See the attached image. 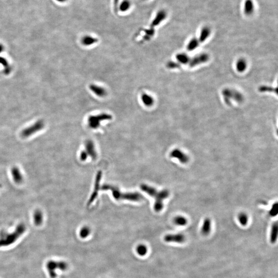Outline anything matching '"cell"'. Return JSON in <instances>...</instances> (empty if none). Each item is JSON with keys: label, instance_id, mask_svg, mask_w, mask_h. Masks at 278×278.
Segmentation results:
<instances>
[{"label": "cell", "instance_id": "cell-20", "mask_svg": "<svg viewBox=\"0 0 278 278\" xmlns=\"http://www.w3.org/2000/svg\"><path fill=\"white\" fill-rule=\"evenodd\" d=\"M247 68V63L244 59H239L236 64V68L238 72H244Z\"/></svg>", "mask_w": 278, "mask_h": 278}, {"label": "cell", "instance_id": "cell-18", "mask_svg": "<svg viewBox=\"0 0 278 278\" xmlns=\"http://www.w3.org/2000/svg\"><path fill=\"white\" fill-rule=\"evenodd\" d=\"M98 40L96 38H94L90 36H86L83 37L81 40L83 44L86 46L92 45L97 42Z\"/></svg>", "mask_w": 278, "mask_h": 278}, {"label": "cell", "instance_id": "cell-9", "mask_svg": "<svg viewBox=\"0 0 278 278\" xmlns=\"http://www.w3.org/2000/svg\"><path fill=\"white\" fill-rule=\"evenodd\" d=\"M102 177V171L99 170L97 172L96 177H95V185H94L93 192L91 194L90 199L87 203L88 206H89L97 197V195H98V192L99 190L100 182H101Z\"/></svg>", "mask_w": 278, "mask_h": 278}, {"label": "cell", "instance_id": "cell-3", "mask_svg": "<svg viewBox=\"0 0 278 278\" xmlns=\"http://www.w3.org/2000/svg\"><path fill=\"white\" fill-rule=\"evenodd\" d=\"M176 59L180 65H188L194 67L206 63L209 59V56L206 54H201L191 57L185 53H179L176 55Z\"/></svg>", "mask_w": 278, "mask_h": 278}, {"label": "cell", "instance_id": "cell-24", "mask_svg": "<svg viewBox=\"0 0 278 278\" xmlns=\"http://www.w3.org/2000/svg\"><path fill=\"white\" fill-rule=\"evenodd\" d=\"M238 219L240 224L242 226H246L248 222V217L245 213H240L238 216Z\"/></svg>", "mask_w": 278, "mask_h": 278}, {"label": "cell", "instance_id": "cell-11", "mask_svg": "<svg viewBox=\"0 0 278 278\" xmlns=\"http://www.w3.org/2000/svg\"><path fill=\"white\" fill-rule=\"evenodd\" d=\"M164 240L167 243H183L185 240V235L181 234H170L165 235L164 237Z\"/></svg>", "mask_w": 278, "mask_h": 278}, {"label": "cell", "instance_id": "cell-22", "mask_svg": "<svg viewBox=\"0 0 278 278\" xmlns=\"http://www.w3.org/2000/svg\"><path fill=\"white\" fill-rule=\"evenodd\" d=\"M258 91L260 92H274L277 93V88H274L273 87L267 86H262L258 88Z\"/></svg>", "mask_w": 278, "mask_h": 278}, {"label": "cell", "instance_id": "cell-17", "mask_svg": "<svg viewBox=\"0 0 278 278\" xmlns=\"http://www.w3.org/2000/svg\"><path fill=\"white\" fill-rule=\"evenodd\" d=\"M278 225L277 222L273 225L270 233V242L271 243H275L278 238Z\"/></svg>", "mask_w": 278, "mask_h": 278}, {"label": "cell", "instance_id": "cell-4", "mask_svg": "<svg viewBox=\"0 0 278 278\" xmlns=\"http://www.w3.org/2000/svg\"><path fill=\"white\" fill-rule=\"evenodd\" d=\"M210 34L211 30L209 27H203L201 29L199 38H193L190 41L188 42L187 47V50L191 51L196 49L200 43H203L206 40V39L210 36Z\"/></svg>", "mask_w": 278, "mask_h": 278}, {"label": "cell", "instance_id": "cell-5", "mask_svg": "<svg viewBox=\"0 0 278 278\" xmlns=\"http://www.w3.org/2000/svg\"><path fill=\"white\" fill-rule=\"evenodd\" d=\"M47 270L51 278H56L57 274L56 273V269H59L62 271H66L68 268V265L66 262L64 261H49L46 264Z\"/></svg>", "mask_w": 278, "mask_h": 278}, {"label": "cell", "instance_id": "cell-27", "mask_svg": "<svg viewBox=\"0 0 278 278\" xmlns=\"http://www.w3.org/2000/svg\"><path fill=\"white\" fill-rule=\"evenodd\" d=\"M154 34V29L153 28H151L149 29L146 30L145 32V34L144 37V39L145 40L149 39L151 37H152Z\"/></svg>", "mask_w": 278, "mask_h": 278}, {"label": "cell", "instance_id": "cell-21", "mask_svg": "<svg viewBox=\"0 0 278 278\" xmlns=\"http://www.w3.org/2000/svg\"><path fill=\"white\" fill-rule=\"evenodd\" d=\"M175 224L180 226H185L188 223L187 218L182 216H177L174 219Z\"/></svg>", "mask_w": 278, "mask_h": 278}, {"label": "cell", "instance_id": "cell-32", "mask_svg": "<svg viewBox=\"0 0 278 278\" xmlns=\"http://www.w3.org/2000/svg\"><path fill=\"white\" fill-rule=\"evenodd\" d=\"M11 70H12L11 67V66H9V65H8V66H6V67H5L4 70V73L5 74H6V75H8V74L11 73Z\"/></svg>", "mask_w": 278, "mask_h": 278}, {"label": "cell", "instance_id": "cell-13", "mask_svg": "<svg viewBox=\"0 0 278 278\" xmlns=\"http://www.w3.org/2000/svg\"><path fill=\"white\" fill-rule=\"evenodd\" d=\"M166 17V12L165 11L160 10V11H159L154 17V19L152 21L151 24V28L156 27L157 25H159L162 22L165 20Z\"/></svg>", "mask_w": 278, "mask_h": 278}, {"label": "cell", "instance_id": "cell-28", "mask_svg": "<svg viewBox=\"0 0 278 278\" xmlns=\"http://www.w3.org/2000/svg\"><path fill=\"white\" fill-rule=\"evenodd\" d=\"M278 205L277 203H275V204L273 205L271 210L269 211V214L270 215L272 216H275L276 215L278 214Z\"/></svg>", "mask_w": 278, "mask_h": 278}, {"label": "cell", "instance_id": "cell-29", "mask_svg": "<svg viewBox=\"0 0 278 278\" xmlns=\"http://www.w3.org/2000/svg\"><path fill=\"white\" fill-rule=\"evenodd\" d=\"M181 66L178 63H175L174 61H170L167 63V66L169 69H173L179 68Z\"/></svg>", "mask_w": 278, "mask_h": 278}, {"label": "cell", "instance_id": "cell-6", "mask_svg": "<svg viewBox=\"0 0 278 278\" xmlns=\"http://www.w3.org/2000/svg\"><path fill=\"white\" fill-rule=\"evenodd\" d=\"M222 94L226 104L229 105L231 99H233L237 102H242L244 101L243 95L237 91L230 89H225L222 91Z\"/></svg>", "mask_w": 278, "mask_h": 278}, {"label": "cell", "instance_id": "cell-1", "mask_svg": "<svg viewBox=\"0 0 278 278\" xmlns=\"http://www.w3.org/2000/svg\"><path fill=\"white\" fill-rule=\"evenodd\" d=\"M140 188L143 191L148 194L150 196L155 198L154 208L156 212H160L163 208V200L168 198L170 195V192L167 190L158 191L157 189L147 185L142 184Z\"/></svg>", "mask_w": 278, "mask_h": 278}, {"label": "cell", "instance_id": "cell-12", "mask_svg": "<svg viewBox=\"0 0 278 278\" xmlns=\"http://www.w3.org/2000/svg\"><path fill=\"white\" fill-rule=\"evenodd\" d=\"M85 152L86 153L88 156H90L91 158L95 160L97 158V153L95 150V145L93 142L91 140H87L85 142Z\"/></svg>", "mask_w": 278, "mask_h": 278}, {"label": "cell", "instance_id": "cell-30", "mask_svg": "<svg viewBox=\"0 0 278 278\" xmlns=\"http://www.w3.org/2000/svg\"><path fill=\"white\" fill-rule=\"evenodd\" d=\"M0 64L3 65L4 67H6L9 65L7 60L5 59L4 58L1 57H0Z\"/></svg>", "mask_w": 278, "mask_h": 278}, {"label": "cell", "instance_id": "cell-33", "mask_svg": "<svg viewBox=\"0 0 278 278\" xmlns=\"http://www.w3.org/2000/svg\"><path fill=\"white\" fill-rule=\"evenodd\" d=\"M118 1H119V0H114V3H115V7H117V6L118 5Z\"/></svg>", "mask_w": 278, "mask_h": 278}, {"label": "cell", "instance_id": "cell-15", "mask_svg": "<svg viewBox=\"0 0 278 278\" xmlns=\"http://www.w3.org/2000/svg\"><path fill=\"white\" fill-rule=\"evenodd\" d=\"M211 230V221L209 218H206L203 221L201 233L203 235H208Z\"/></svg>", "mask_w": 278, "mask_h": 278}, {"label": "cell", "instance_id": "cell-7", "mask_svg": "<svg viewBox=\"0 0 278 278\" xmlns=\"http://www.w3.org/2000/svg\"><path fill=\"white\" fill-rule=\"evenodd\" d=\"M111 119L112 116L111 115L107 113H102L97 115H91L88 118V126L92 129H96L99 127L102 121L110 120Z\"/></svg>", "mask_w": 278, "mask_h": 278}, {"label": "cell", "instance_id": "cell-2", "mask_svg": "<svg viewBox=\"0 0 278 278\" xmlns=\"http://www.w3.org/2000/svg\"><path fill=\"white\" fill-rule=\"evenodd\" d=\"M101 189L102 190L111 191L113 197L118 201L127 200L129 201L138 202L142 201L144 199L143 196L138 192L123 193L121 192L118 188L112 185H104L102 187Z\"/></svg>", "mask_w": 278, "mask_h": 278}, {"label": "cell", "instance_id": "cell-23", "mask_svg": "<svg viewBox=\"0 0 278 278\" xmlns=\"http://www.w3.org/2000/svg\"><path fill=\"white\" fill-rule=\"evenodd\" d=\"M130 6H131V4L130 1H129L128 0H124L121 3L118 7L121 11L125 12L130 8Z\"/></svg>", "mask_w": 278, "mask_h": 278}, {"label": "cell", "instance_id": "cell-26", "mask_svg": "<svg viewBox=\"0 0 278 278\" xmlns=\"http://www.w3.org/2000/svg\"><path fill=\"white\" fill-rule=\"evenodd\" d=\"M90 233H91V230L90 228H89L87 226H84L81 228V229L80 231L79 234L81 238L85 239L90 235Z\"/></svg>", "mask_w": 278, "mask_h": 278}, {"label": "cell", "instance_id": "cell-14", "mask_svg": "<svg viewBox=\"0 0 278 278\" xmlns=\"http://www.w3.org/2000/svg\"><path fill=\"white\" fill-rule=\"evenodd\" d=\"M255 11V5L252 0H245L244 4V12L247 16H250Z\"/></svg>", "mask_w": 278, "mask_h": 278}, {"label": "cell", "instance_id": "cell-34", "mask_svg": "<svg viewBox=\"0 0 278 278\" xmlns=\"http://www.w3.org/2000/svg\"><path fill=\"white\" fill-rule=\"evenodd\" d=\"M4 50V47L1 44H0V53L3 52Z\"/></svg>", "mask_w": 278, "mask_h": 278}, {"label": "cell", "instance_id": "cell-31", "mask_svg": "<svg viewBox=\"0 0 278 278\" xmlns=\"http://www.w3.org/2000/svg\"><path fill=\"white\" fill-rule=\"evenodd\" d=\"M88 157V155L85 152V151H81V156H80V158H81V161H84L85 160H86Z\"/></svg>", "mask_w": 278, "mask_h": 278}, {"label": "cell", "instance_id": "cell-16", "mask_svg": "<svg viewBox=\"0 0 278 278\" xmlns=\"http://www.w3.org/2000/svg\"><path fill=\"white\" fill-rule=\"evenodd\" d=\"M90 89L94 93L97 95L98 96L103 97L106 95V90L102 87L98 86L95 84H91L90 86Z\"/></svg>", "mask_w": 278, "mask_h": 278}, {"label": "cell", "instance_id": "cell-19", "mask_svg": "<svg viewBox=\"0 0 278 278\" xmlns=\"http://www.w3.org/2000/svg\"><path fill=\"white\" fill-rule=\"evenodd\" d=\"M142 102L147 107H151L153 106L154 103V100L153 97L148 95L147 94H143L141 96Z\"/></svg>", "mask_w": 278, "mask_h": 278}, {"label": "cell", "instance_id": "cell-10", "mask_svg": "<svg viewBox=\"0 0 278 278\" xmlns=\"http://www.w3.org/2000/svg\"><path fill=\"white\" fill-rule=\"evenodd\" d=\"M170 157L171 158H176L179 160L181 163L185 164L189 161V157L183 151L180 149H174L170 153Z\"/></svg>", "mask_w": 278, "mask_h": 278}, {"label": "cell", "instance_id": "cell-8", "mask_svg": "<svg viewBox=\"0 0 278 278\" xmlns=\"http://www.w3.org/2000/svg\"><path fill=\"white\" fill-rule=\"evenodd\" d=\"M44 123L43 121H38L30 127L24 129L23 131L22 132V135L24 137L30 136L33 133H36V132L39 131L41 129H42L44 127Z\"/></svg>", "mask_w": 278, "mask_h": 278}, {"label": "cell", "instance_id": "cell-25", "mask_svg": "<svg viewBox=\"0 0 278 278\" xmlns=\"http://www.w3.org/2000/svg\"><path fill=\"white\" fill-rule=\"evenodd\" d=\"M136 252L139 255L144 256L146 255L147 252V248L145 245L143 244H140L137 246L136 248Z\"/></svg>", "mask_w": 278, "mask_h": 278}, {"label": "cell", "instance_id": "cell-35", "mask_svg": "<svg viewBox=\"0 0 278 278\" xmlns=\"http://www.w3.org/2000/svg\"><path fill=\"white\" fill-rule=\"evenodd\" d=\"M57 1L60 3H63V2H66L67 0H56Z\"/></svg>", "mask_w": 278, "mask_h": 278}]
</instances>
